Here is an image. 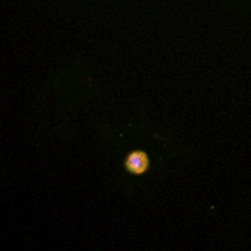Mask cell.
Masks as SVG:
<instances>
[{
  "label": "cell",
  "mask_w": 251,
  "mask_h": 251,
  "mask_svg": "<svg viewBox=\"0 0 251 251\" xmlns=\"http://www.w3.org/2000/svg\"><path fill=\"white\" fill-rule=\"evenodd\" d=\"M150 168H151V159L147 152L142 150H134L125 156L124 169L131 176H144L150 171Z\"/></svg>",
  "instance_id": "obj_1"
}]
</instances>
